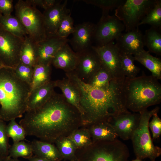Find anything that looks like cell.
Returning <instances> with one entry per match:
<instances>
[{
    "label": "cell",
    "instance_id": "cell-35",
    "mask_svg": "<svg viewBox=\"0 0 161 161\" xmlns=\"http://www.w3.org/2000/svg\"><path fill=\"white\" fill-rule=\"evenodd\" d=\"M123 0H83L86 3L97 6L102 10V16L109 15V11L116 8Z\"/></svg>",
    "mask_w": 161,
    "mask_h": 161
},
{
    "label": "cell",
    "instance_id": "cell-1",
    "mask_svg": "<svg viewBox=\"0 0 161 161\" xmlns=\"http://www.w3.org/2000/svg\"><path fill=\"white\" fill-rule=\"evenodd\" d=\"M19 124L24 129L26 136L53 144L83 126L79 111L66 100L62 94L55 92L43 106L27 111Z\"/></svg>",
    "mask_w": 161,
    "mask_h": 161
},
{
    "label": "cell",
    "instance_id": "cell-48",
    "mask_svg": "<svg viewBox=\"0 0 161 161\" xmlns=\"http://www.w3.org/2000/svg\"><path fill=\"white\" fill-rule=\"evenodd\" d=\"M2 120L0 118V122Z\"/></svg>",
    "mask_w": 161,
    "mask_h": 161
},
{
    "label": "cell",
    "instance_id": "cell-32",
    "mask_svg": "<svg viewBox=\"0 0 161 161\" xmlns=\"http://www.w3.org/2000/svg\"><path fill=\"white\" fill-rule=\"evenodd\" d=\"M33 154L30 144L21 141L13 142L12 145L10 146L8 156L15 159L22 157L28 159Z\"/></svg>",
    "mask_w": 161,
    "mask_h": 161
},
{
    "label": "cell",
    "instance_id": "cell-26",
    "mask_svg": "<svg viewBox=\"0 0 161 161\" xmlns=\"http://www.w3.org/2000/svg\"><path fill=\"white\" fill-rule=\"evenodd\" d=\"M144 46L149 52L161 55V28L151 27L143 35Z\"/></svg>",
    "mask_w": 161,
    "mask_h": 161
},
{
    "label": "cell",
    "instance_id": "cell-25",
    "mask_svg": "<svg viewBox=\"0 0 161 161\" xmlns=\"http://www.w3.org/2000/svg\"><path fill=\"white\" fill-rule=\"evenodd\" d=\"M36 43L29 35L25 37L20 51V63L32 67L36 65Z\"/></svg>",
    "mask_w": 161,
    "mask_h": 161
},
{
    "label": "cell",
    "instance_id": "cell-34",
    "mask_svg": "<svg viewBox=\"0 0 161 161\" xmlns=\"http://www.w3.org/2000/svg\"><path fill=\"white\" fill-rule=\"evenodd\" d=\"M6 132L8 137L12 139L13 142L23 141L26 136V133L24 128L19 124H18L16 119L9 121L6 125Z\"/></svg>",
    "mask_w": 161,
    "mask_h": 161
},
{
    "label": "cell",
    "instance_id": "cell-5",
    "mask_svg": "<svg viewBox=\"0 0 161 161\" xmlns=\"http://www.w3.org/2000/svg\"><path fill=\"white\" fill-rule=\"evenodd\" d=\"M76 161H127L128 148L122 141H99L84 148L77 149Z\"/></svg>",
    "mask_w": 161,
    "mask_h": 161
},
{
    "label": "cell",
    "instance_id": "cell-11",
    "mask_svg": "<svg viewBox=\"0 0 161 161\" xmlns=\"http://www.w3.org/2000/svg\"><path fill=\"white\" fill-rule=\"evenodd\" d=\"M99 58L101 66L106 69L114 79H124L121 68V54L118 48L111 42L106 45L92 46Z\"/></svg>",
    "mask_w": 161,
    "mask_h": 161
},
{
    "label": "cell",
    "instance_id": "cell-38",
    "mask_svg": "<svg viewBox=\"0 0 161 161\" xmlns=\"http://www.w3.org/2000/svg\"><path fill=\"white\" fill-rule=\"evenodd\" d=\"M2 120L0 122V154L8 156L10 145L6 130V125Z\"/></svg>",
    "mask_w": 161,
    "mask_h": 161
},
{
    "label": "cell",
    "instance_id": "cell-36",
    "mask_svg": "<svg viewBox=\"0 0 161 161\" xmlns=\"http://www.w3.org/2000/svg\"><path fill=\"white\" fill-rule=\"evenodd\" d=\"M74 30V21L70 13L66 16L61 21L56 35L62 38H67Z\"/></svg>",
    "mask_w": 161,
    "mask_h": 161
},
{
    "label": "cell",
    "instance_id": "cell-6",
    "mask_svg": "<svg viewBox=\"0 0 161 161\" xmlns=\"http://www.w3.org/2000/svg\"><path fill=\"white\" fill-rule=\"evenodd\" d=\"M159 109V107H156L151 110L147 109L139 112V124L131 138L137 158L141 160L148 158L151 161H155L161 154L160 148L155 146L153 143L148 127L151 118L158 113Z\"/></svg>",
    "mask_w": 161,
    "mask_h": 161
},
{
    "label": "cell",
    "instance_id": "cell-31",
    "mask_svg": "<svg viewBox=\"0 0 161 161\" xmlns=\"http://www.w3.org/2000/svg\"><path fill=\"white\" fill-rule=\"evenodd\" d=\"M68 137L77 149L87 147L93 143L89 130L85 126H81L75 130Z\"/></svg>",
    "mask_w": 161,
    "mask_h": 161
},
{
    "label": "cell",
    "instance_id": "cell-42",
    "mask_svg": "<svg viewBox=\"0 0 161 161\" xmlns=\"http://www.w3.org/2000/svg\"><path fill=\"white\" fill-rule=\"evenodd\" d=\"M28 160L29 161H50L35 155L34 156H32Z\"/></svg>",
    "mask_w": 161,
    "mask_h": 161
},
{
    "label": "cell",
    "instance_id": "cell-27",
    "mask_svg": "<svg viewBox=\"0 0 161 161\" xmlns=\"http://www.w3.org/2000/svg\"><path fill=\"white\" fill-rule=\"evenodd\" d=\"M33 68L30 92L35 89L47 84L51 80V65L36 64Z\"/></svg>",
    "mask_w": 161,
    "mask_h": 161
},
{
    "label": "cell",
    "instance_id": "cell-13",
    "mask_svg": "<svg viewBox=\"0 0 161 161\" xmlns=\"http://www.w3.org/2000/svg\"><path fill=\"white\" fill-rule=\"evenodd\" d=\"M140 119V114L129 112L121 114L111 118L109 121L118 137L124 140L131 139L137 128Z\"/></svg>",
    "mask_w": 161,
    "mask_h": 161
},
{
    "label": "cell",
    "instance_id": "cell-8",
    "mask_svg": "<svg viewBox=\"0 0 161 161\" xmlns=\"http://www.w3.org/2000/svg\"><path fill=\"white\" fill-rule=\"evenodd\" d=\"M156 0H123L115 10V16L123 24L125 32L139 27V25Z\"/></svg>",
    "mask_w": 161,
    "mask_h": 161
},
{
    "label": "cell",
    "instance_id": "cell-40",
    "mask_svg": "<svg viewBox=\"0 0 161 161\" xmlns=\"http://www.w3.org/2000/svg\"><path fill=\"white\" fill-rule=\"evenodd\" d=\"M14 9L12 0H0V12L3 15L11 14Z\"/></svg>",
    "mask_w": 161,
    "mask_h": 161
},
{
    "label": "cell",
    "instance_id": "cell-9",
    "mask_svg": "<svg viewBox=\"0 0 161 161\" xmlns=\"http://www.w3.org/2000/svg\"><path fill=\"white\" fill-rule=\"evenodd\" d=\"M24 40L6 31L0 25V60L4 66L14 69L20 63Z\"/></svg>",
    "mask_w": 161,
    "mask_h": 161
},
{
    "label": "cell",
    "instance_id": "cell-44",
    "mask_svg": "<svg viewBox=\"0 0 161 161\" xmlns=\"http://www.w3.org/2000/svg\"><path fill=\"white\" fill-rule=\"evenodd\" d=\"M7 161H21L18 160V159H15L11 158L8 156Z\"/></svg>",
    "mask_w": 161,
    "mask_h": 161
},
{
    "label": "cell",
    "instance_id": "cell-21",
    "mask_svg": "<svg viewBox=\"0 0 161 161\" xmlns=\"http://www.w3.org/2000/svg\"><path fill=\"white\" fill-rule=\"evenodd\" d=\"M54 82L55 87L60 89L66 100L78 109L82 117L83 112L80 104L79 93L75 86L67 78Z\"/></svg>",
    "mask_w": 161,
    "mask_h": 161
},
{
    "label": "cell",
    "instance_id": "cell-37",
    "mask_svg": "<svg viewBox=\"0 0 161 161\" xmlns=\"http://www.w3.org/2000/svg\"><path fill=\"white\" fill-rule=\"evenodd\" d=\"M14 69L18 78L31 86L33 76V67L20 63Z\"/></svg>",
    "mask_w": 161,
    "mask_h": 161
},
{
    "label": "cell",
    "instance_id": "cell-15",
    "mask_svg": "<svg viewBox=\"0 0 161 161\" xmlns=\"http://www.w3.org/2000/svg\"><path fill=\"white\" fill-rule=\"evenodd\" d=\"M65 0L55 6L44 10L42 13L44 24L47 38L56 36L60 25L64 17L70 13Z\"/></svg>",
    "mask_w": 161,
    "mask_h": 161
},
{
    "label": "cell",
    "instance_id": "cell-4",
    "mask_svg": "<svg viewBox=\"0 0 161 161\" xmlns=\"http://www.w3.org/2000/svg\"><path fill=\"white\" fill-rule=\"evenodd\" d=\"M123 90L127 109L140 112L161 101V85L152 75L125 77Z\"/></svg>",
    "mask_w": 161,
    "mask_h": 161
},
{
    "label": "cell",
    "instance_id": "cell-24",
    "mask_svg": "<svg viewBox=\"0 0 161 161\" xmlns=\"http://www.w3.org/2000/svg\"><path fill=\"white\" fill-rule=\"evenodd\" d=\"M0 25L6 31L23 39L28 35L26 28L16 16L2 15L0 17Z\"/></svg>",
    "mask_w": 161,
    "mask_h": 161
},
{
    "label": "cell",
    "instance_id": "cell-41",
    "mask_svg": "<svg viewBox=\"0 0 161 161\" xmlns=\"http://www.w3.org/2000/svg\"><path fill=\"white\" fill-rule=\"evenodd\" d=\"M62 1L61 0H39L38 5L45 10L60 4Z\"/></svg>",
    "mask_w": 161,
    "mask_h": 161
},
{
    "label": "cell",
    "instance_id": "cell-43",
    "mask_svg": "<svg viewBox=\"0 0 161 161\" xmlns=\"http://www.w3.org/2000/svg\"><path fill=\"white\" fill-rule=\"evenodd\" d=\"M8 157L0 154V161H7Z\"/></svg>",
    "mask_w": 161,
    "mask_h": 161
},
{
    "label": "cell",
    "instance_id": "cell-17",
    "mask_svg": "<svg viewBox=\"0 0 161 161\" xmlns=\"http://www.w3.org/2000/svg\"><path fill=\"white\" fill-rule=\"evenodd\" d=\"M95 25L92 23L86 22L74 26L70 41L74 51L80 52L92 47Z\"/></svg>",
    "mask_w": 161,
    "mask_h": 161
},
{
    "label": "cell",
    "instance_id": "cell-10",
    "mask_svg": "<svg viewBox=\"0 0 161 161\" xmlns=\"http://www.w3.org/2000/svg\"><path fill=\"white\" fill-rule=\"evenodd\" d=\"M125 30L123 23L115 16H102L95 24L93 40L96 46H103L113 42Z\"/></svg>",
    "mask_w": 161,
    "mask_h": 161
},
{
    "label": "cell",
    "instance_id": "cell-33",
    "mask_svg": "<svg viewBox=\"0 0 161 161\" xmlns=\"http://www.w3.org/2000/svg\"><path fill=\"white\" fill-rule=\"evenodd\" d=\"M120 54L121 68L124 76L129 78L137 77L140 69L134 64V55L121 52Z\"/></svg>",
    "mask_w": 161,
    "mask_h": 161
},
{
    "label": "cell",
    "instance_id": "cell-46",
    "mask_svg": "<svg viewBox=\"0 0 161 161\" xmlns=\"http://www.w3.org/2000/svg\"><path fill=\"white\" fill-rule=\"evenodd\" d=\"M4 66H4L3 65V64H2V62H1V61H0V68H2Z\"/></svg>",
    "mask_w": 161,
    "mask_h": 161
},
{
    "label": "cell",
    "instance_id": "cell-22",
    "mask_svg": "<svg viewBox=\"0 0 161 161\" xmlns=\"http://www.w3.org/2000/svg\"><path fill=\"white\" fill-rule=\"evenodd\" d=\"M35 155L50 161H61L63 160L53 143L35 140L30 143Z\"/></svg>",
    "mask_w": 161,
    "mask_h": 161
},
{
    "label": "cell",
    "instance_id": "cell-3",
    "mask_svg": "<svg viewBox=\"0 0 161 161\" xmlns=\"http://www.w3.org/2000/svg\"><path fill=\"white\" fill-rule=\"evenodd\" d=\"M30 85L20 79L14 69L0 68V118L4 121L21 117L27 109Z\"/></svg>",
    "mask_w": 161,
    "mask_h": 161
},
{
    "label": "cell",
    "instance_id": "cell-47",
    "mask_svg": "<svg viewBox=\"0 0 161 161\" xmlns=\"http://www.w3.org/2000/svg\"><path fill=\"white\" fill-rule=\"evenodd\" d=\"M2 13L0 12V17L2 16Z\"/></svg>",
    "mask_w": 161,
    "mask_h": 161
},
{
    "label": "cell",
    "instance_id": "cell-28",
    "mask_svg": "<svg viewBox=\"0 0 161 161\" xmlns=\"http://www.w3.org/2000/svg\"><path fill=\"white\" fill-rule=\"evenodd\" d=\"M54 144L63 160L76 161V153L77 148L68 136L58 139Z\"/></svg>",
    "mask_w": 161,
    "mask_h": 161
},
{
    "label": "cell",
    "instance_id": "cell-12",
    "mask_svg": "<svg viewBox=\"0 0 161 161\" xmlns=\"http://www.w3.org/2000/svg\"><path fill=\"white\" fill-rule=\"evenodd\" d=\"M77 53V62L73 71L80 79L86 83L101 67V61L92 46L90 49Z\"/></svg>",
    "mask_w": 161,
    "mask_h": 161
},
{
    "label": "cell",
    "instance_id": "cell-2",
    "mask_svg": "<svg viewBox=\"0 0 161 161\" xmlns=\"http://www.w3.org/2000/svg\"><path fill=\"white\" fill-rule=\"evenodd\" d=\"M77 88L83 112V126H87L128 112L126 107L122 80L113 79L109 88L103 90L94 87L83 81L74 71L66 72Z\"/></svg>",
    "mask_w": 161,
    "mask_h": 161
},
{
    "label": "cell",
    "instance_id": "cell-20",
    "mask_svg": "<svg viewBox=\"0 0 161 161\" xmlns=\"http://www.w3.org/2000/svg\"><path fill=\"white\" fill-rule=\"evenodd\" d=\"M86 127L90 134L93 143L99 141H112L118 136L110 123L107 121L98 122Z\"/></svg>",
    "mask_w": 161,
    "mask_h": 161
},
{
    "label": "cell",
    "instance_id": "cell-16",
    "mask_svg": "<svg viewBox=\"0 0 161 161\" xmlns=\"http://www.w3.org/2000/svg\"><path fill=\"white\" fill-rule=\"evenodd\" d=\"M68 41L67 38H62L56 36L47 38L37 43L36 65H51L57 51Z\"/></svg>",
    "mask_w": 161,
    "mask_h": 161
},
{
    "label": "cell",
    "instance_id": "cell-29",
    "mask_svg": "<svg viewBox=\"0 0 161 161\" xmlns=\"http://www.w3.org/2000/svg\"><path fill=\"white\" fill-rule=\"evenodd\" d=\"M113 79L110 73L101 66L86 83L95 88L106 90L109 88Z\"/></svg>",
    "mask_w": 161,
    "mask_h": 161
},
{
    "label": "cell",
    "instance_id": "cell-23",
    "mask_svg": "<svg viewBox=\"0 0 161 161\" xmlns=\"http://www.w3.org/2000/svg\"><path fill=\"white\" fill-rule=\"evenodd\" d=\"M134 56L135 61L140 63L151 72L152 76L158 80L161 79L160 58L153 56L148 51L145 50Z\"/></svg>",
    "mask_w": 161,
    "mask_h": 161
},
{
    "label": "cell",
    "instance_id": "cell-18",
    "mask_svg": "<svg viewBox=\"0 0 161 161\" xmlns=\"http://www.w3.org/2000/svg\"><path fill=\"white\" fill-rule=\"evenodd\" d=\"M78 60V54L67 43L57 51L52 62L56 68L63 70L65 72L74 71Z\"/></svg>",
    "mask_w": 161,
    "mask_h": 161
},
{
    "label": "cell",
    "instance_id": "cell-7",
    "mask_svg": "<svg viewBox=\"0 0 161 161\" xmlns=\"http://www.w3.org/2000/svg\"><path fill=\"white\" fill-rule=\"evenodd\" d=\"M15 15L26 28L28 35L38 43L47 38L42 13L26 0H18L14 6Z\"/></svg>",
    "mask_w": 161,
    "mask_h": 161
},
{
    "label": "cell",
    "instance_id": "cell-14",
    "mask_svg": "<svg viewBox=\"0 0 161 161\" xmlns=\"http://www.w3.org/2000/svg\"><path fill=\"white\" fill-rule=\"evenodd\" d=\"M143 35L138 27L122 33L115 44L121 53L134 55L144 50Z\"/></svg>",
    "mask_w": 161,
    "mask_h": 161
},
{
    "label": "cell",
    "instance_id": "cell-45",
    "mask_svg": "<svg viewBox=\"0 0 161 161\" xmlns=\"http://www.w3.org/2000/svg\"><path fill=\"white\" fill-rule=\"evenodd\" d=\"M131 161H142V160L136 158V159L133 160Z\"/></svg>",
    "mask_w": 161,
    "mask_h": 161
},
{
    "label": "cell",
    "instance_id": "cell-30",
    "mask_svg": "<svg viewBox=\"0 0 161 161\" xmlns=\"http://www.w3.org/2000/svg\"><path fill=\"white\" fill-rule=\"evenodd\" d=\"M148 24L151 27L161 28V0H156L154 5L142 20L139 26Z\"/></svg>",
    "mask_w": 161,
    "mask_h": 161
},
{
    "label": "cell",
    "instance_id": "cell-39",
    "mask_svg": "<svg viewBox=\"0 0 161 161\" xmlns=\"http://www.w3.org/2000/svg\"><path fill=\"white\" fill-rule=\"evenodd\" d=\"M152 118L148 123V127L152 134V139L158 138L161 134V119L157 113L154 114Z\"/></svg>",
    "mask_w": 161,
    "mask_h": 161
},
{
    "label": "cell",
    "instance_id": "cell-19",
    "mask_svg": "<svg viewBox=\"0 0 161 161\" xmlns=\"http://www.w3.org/2000/svg\"><path fill=\"white\" fill-rule=\"evenodd\" d=\"M55 87L54 81L51 80L31 91L27 99V111L35 109L44 104L55 92Z\"/></svg>",
    "mask_w": 161,
    "mask_h": 161
}]
</instances>
